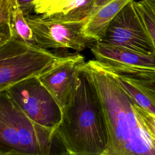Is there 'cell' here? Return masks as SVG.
Instances as JSON below:
<instances>
[{
  "label": "cell",
  "instance_id": "6da1fadb",
  "mask_svg": "<svg viewBox=\"0 0 155 155\" xmlns=\"http://www.w3.org/2000/svg\"><path fill=\"white\" fill-rule=\"evenodd\" d=\"M84 69L99 96L108 131V144L101 155H155V137L137 105L117 76L96 59Z\"/></svg>",
  "mask_w": 155,
  "mask_h": 155
},
{
  "label": "cell",
  "instance_id": "7a4b0ae2",
  "mask_svg": "<svg viewBox=\"0 0 155 155\" xmlns=\"http://www.w3.org/2000/svg\"><path fill=\"white\" fill-rule=\"evenodd\" d=\"M54 136L66 155H101L106 150L108 136L104 111L84 66L69 102L62 110Z\"/></svg>",
  "mask_w": 155,
  "mask_h": 155
},
{
  "label": "cell",
  "instance_id": "3957f363",
  "mask_svg": "<svg viewBox=\"0 0 155 155\" xmlns=\"http://www.w3.org/2000/svg\"><path fill=\"white\" fill-rule=\"evenodd\" d=\"M66 55L14 38L0 45V92L27 79L38 77Z\"/></svg>",
  "mask_w": 155,
  "mask_h": 155
},
{
  "label": "cell",
  "instance_id": "277c9868",
  "mask_svg": "<svg viewBox=\"0 0 155 155\" xmlns=\"http://www.w3.org/2000/svg\"><path fill=\"white\" fill-rule=\"evenodd\" d=\"M3 92L27 116L54 133L61 120L62 110L37 77L19 82Z\"/></svg>",
  "mask_w": 155,
  "mask_h": 155
},
{
  "label": "cell",
  "instance_id": "5b68a950",
  "mask_svg": "<svg viewBox=\"0 0 155 155\" xmlns=\"http://www.w3.org/2000/svg\"><path fill=\"white\" fill-rule=\"evenodd\" d=\"M35 42L44 48H71L82 51L96 42L85 36L82 29L87 19L64 21L51 16H25Z\"/></svg>",
  "mask_w": 155,
  "mask_h": 155
},
{
  "label": "cell",
  "instance_id": "8992f818",
  "mask_svg": "<svg viewBox=\"0 0 155 155\" xmlns=\"http://www.w3.org/2000/svg\"><path fill=\"white\" fill-rule=\"evenodd\" d=\"M100 41L142 53H155L137 14L134 1L118 13Z\"/></svg>",
  "mask_w": 155,
  "mask_h": 155
},
{
  "label": "cell",
  "instance_id": "52a82bcc",
  "mask_svg": "<svg viewBox=\"0 0 155 155\" xmlns=\"http://www.w3.org/2000/svg\"><path fill=\"white\" fill-rule=\"evenodd\" d=\"M85 63L84 57L79 53L68 54L37 77L53 96L61 110L69 102L79 74Z\"/></svg>",
  "mask_w": 155,
  "mask_h": 155
},
{
  "label": "cell",
  "instance_id": "ba28073f",
  "mask_svg": "<svg viewBox=\"0 0 155 155\" xmlns=\"http://www.w3.org/2000/svg\"><path fill=\"white\" fill-rule=\"evenodd\" d=\"M90 49L96 61L114 72L155 73V53H142L100 41Z\"/></svg>",
  "mask_w": 155,
  "mask_h": 155
},
{
  "label": "cell",
  "instance_id": "9c48e42d",
  "mask_svg": "<svg viewBox=\"0 0 155 155\" xmlns=\"http://www.w3.org/2000/svg\"><path fill=\"white\" fill-rule=\"evenodd\" d=\"M9 100L10 110L19 137L20 152L35 154L52 153L54 131L32 120Z\"/></svg>",
  "mask_w": 155,
  "mask_h": 155
},
{
  "label": "cell",
  "instance_id": "30bf717a",
  "mask_svg": "<svg viewBox=\"0 0 155 155\" xmlns=\"http://www.w3.org/2000/svg\"><path fill=\"white\" fill-rule=\"evenodd\" d=\"M112 71L136 103L146 111L155 115V73Z\"/></svg>",
  "mask_w": 155,
  "mask_h": 155
},
{
  "label": "cell",
  "instance_id": "8fae6325",
  "mask_svg": "<svg viewBox=\"0 0 155 155\" xmlns=\"http://www.w3.org/2000/svg\"><path fill=\"white\" fill-rule=\"evenodd\" d=\"M134 0H110L97 7L87 18L82 31L87 38L94 42L100 41L113 19L128 3Z\"/></svg>",
  "mask_w": 155,
  "mask_h": 155
},
{
  "label": "cell",
  "instance_id": "7c38bea8",
  "mask_svg": "<svg viewBox=\"0 0 155 155\" xmlns=\"http://www.w3.org/2000/svg\"><path fill=\"white\" fill-rule=\"evenodd\" d=\"M1 151H20L19 137L10 108V100L5 92L0 94Z\"/></svg>",
  "mask_w": 155,
  "mask_h": 155
},
{
  "label": "cell",
  "instance_id": "4fadbf2b",
  "mask_svg": "<svg viewBox=\"0 0 155 155\" xmlns=\"http://www.w3.org/2000/svg\"><path fill=\"white\" fill-rule=\"evenodd\" d=\"M95 4L96 0H67L56 13L50 16L64 21H82L94 11Z\"/></svg>",
  "mask_w": 155,
  "mask_h": 155
},
{
  "label": "cell",
  "instance_id": "5bb4252c",
  "mask_svg": "<svg viewBox=\"0 0 155 155\" xmlns=\"http://www.w3.org/2000/svg\"><path fill=\"white\" fill-rule=\"evenodd\" d=\"M134 6L155 50V0L134 1Z\"/></svg>",
  "mask_w": 155,
  "mask_h": 155
},
{
  "label": "cell",
  "instance_id": "9a60e30c",
  "mask_svg": "<svg viewBox=\"0 0 155 155\" xmlns=\"http://www.w3.org/2000/svg\"><path fill=\"white\" fill-rule=\"evenodd\" d=\"M12 22L15 38L27 42L35 44L32 30L28 24L25 16L19 7L17 0H14L13 4Z\"/></svg>",
  "mask_w": 155,
  "mask_h": 155
},
{
  "label": "cell",
  "instance_id": "2e32d148",
  "mask_svg": "<svg viewBox=\"0 0 155 155\" xmlns=\"http://www.w3.org/2000/svg\"><path fill=\"white\" fill-rule=\"evenodd\" d=\"M14 0H0V45L14 38L12 7Z\"/></svg>",
  "mask_w": 155,
  "mask_h": 155
},
{
  "label": "cell",
  "instance_id": "e0dca14e",
  "mask_svg": "<svg viewBox=\"0 0 155 155\" xmlns=\"http://www.w3.org/2000/svg\"><path fill=\"white\" fill-rule=\"evenodd\" d=\"M67 0H35L34 12L36 15L48 16L56 13Z\"/></svg>",
  "mask_w": 155,
  "mask_h": 155
},
{
  "label": "cell",
  "instance_id": "ac0fdd59",
  "mask_svg": "<svg viewBox=\"0 0 155 155\" xmlns=\"http://www.w3.org/2000/svg\"><path fill=\"white\" fill-rule=\"evenodd\" d=\"M17 2L25 16L29 15L31 12L34 11L35 0H17Z\"/></svg>",
  "mask_w": 155,
  "mask_h": 155
},
{
  "label": "cell",
  "instance_id": "d6986e66",
  "mask_svg": "<svg viewBox=\"0 0 155 155\" xmlns=\"http://www.w3.org/2000/svg\"><path fill=\"white\" fill-rule=\"evenodd\" d=\"M145 118H146L147 125L151 132L152 133V134L155 137V115L152 113H148L145 110Z\"/></svg>",
  "mask_w": 155,
  "mask_h": 155
},
{
  "label": "cell",
  "instance_id": "ffe728a7",
  "mask_svg": "<svg viewBox=\"0 0 155 155\" xmlns=\"http://www.w3.org/2000/svg\"><path fill=\"white\" fill-rule=\"evenodd\" d=\"M0 154L1 155H66L64 153L59 154H53V153H50L48 154H35L20 152V151H15V150H8V151H1Z\"/></svg>",
  "mask_w": 155,
  "mask_h": 155
},
{
  "label": "cell",
  "instance_id": "44dd1931",
  "mask_svg": "<svg viewBox=\"0 0 155 155\" xmlns=\"http://www.w3.org/2000/svg\"><path fill=\"white\" fill-rule=\"evenodd\" d=\"M110 0H96V4H95V9L101 6L102 5H104V4L108 2V1H110Z\"/></svg>",
  "mask_w": 155,
  "mask_h": 155
}]
</instances>
